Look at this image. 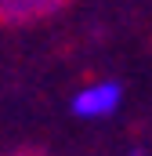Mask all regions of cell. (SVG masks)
I'll return each mask as SVG.
<instances>
[{
	"label": "cell",
	"instance_id": "6da1fadb",
	"mask_svg": "<svg viewBox=\"0 0 152 156\" xmlns=\"http://www.w3.org/2000/svg\"><path fill=\"white\" fill-rule=\"evenodd\" d=\"M127 102V91L123 83L112 76H98L87 80L83 87H76L73 98H69V113L83 123H102V120H112Z\"/></svg>",
	"mask_w": 152,
	"mask_h": 156
},
{
	"label": "cell",
	"instance_id": "7a4b0ae2",
	"mask_svg": "<svg viewBox=\"0 0 152 156\" xmlns=\"http://www.w3.org/2000/svg\"><path fill=\"white\" fill-rule=\"evenodd\" d=\"M62 4H65V0H0V22H4V26L36 22V18L54 15Z\"/></svg>",
	"mask_w": 152,
	"mask_h": 156
}]
</instances>
